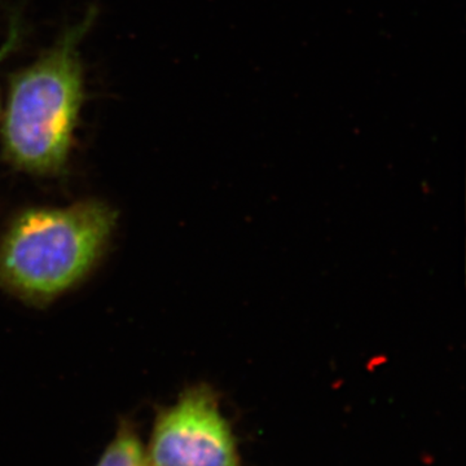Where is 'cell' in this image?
I'll list each match as a JSON object with an SVG mask.
<instances>
[{
    "label": "cell",
    "instance_id": "6da1fadb",
    "mask_svg": "<svg viewBox=\"0 0 466 466\" xmlns=\"http://www.w3.org/2000/svg\"><path fill=\"white\" fill-rule=\"evenodd\" d=\"M95 18L91 9L9 79L0 140L3 156L17 170L54 177L66 167L86 96L81 46Z\"/></svg>",
    "mask_w": 466,
    "mask_h": 466
},
{
    "label": "cell",
    "instance_id": "7a4b0ae2",
    "mask_svg": "<svg viewBox=\"0 0 466 466\" xmlns=\"http://www.w3.org/2000/svg\"><path fill=\"white\" fill-rule=\"evenodd\" d=\"M116 220L99 200L21 211L0 240V287L35 305L58 299L103 258Z\"/></svg>",
    "mask_w": 466,
    "mask_h": 466
},
{
    "label": "cell",
    "instance_id": "3957f363",
    "mask_svg": "<svg viewBox=\"0 0 466 466\" xmlns=\"http://www.w3.org/2000/svg\"><path fill=\"white\" fill-rule=\"evenodd\" d=\"M147 453L152 466H244L228 420L210 386L186 389L156 416Z\"/></svg>",
    "mask_w": 466,
    "mask_h": 466
},
{
    "label": "cell",
    "instance_id": "277c9868",
    "mask_svg": "<svg viewBox=\"0 0 466 466\" xmlns=\"http://www.w3.org/2000/svg\"><path fill=\"white\" fill-rule=\"evenodd\" d=\"M95 466H152L137 425L130 420L119 422L113 440Z\"/></svg>",
    "mask_w": 466,
    "mask_h": 466
},
{
    "label": "cell",
    "instance_id": "5b68a950",
    "mask_svg": "<svg viewBox=\"0 0 466 466\" xmlns=\"http://www.w3.org/2000/svg\"><path fill=\"white\" fill-rule=\"evenodd\" d=\"M21 34H23V27L20 25V21L14 18L12 23L9 24V30L7 39L0 46V64L17 50L18 45L21 42Z\"/></svg>",
    "mask_w": 466,
    "mask_h": 466
}]
</instances>
